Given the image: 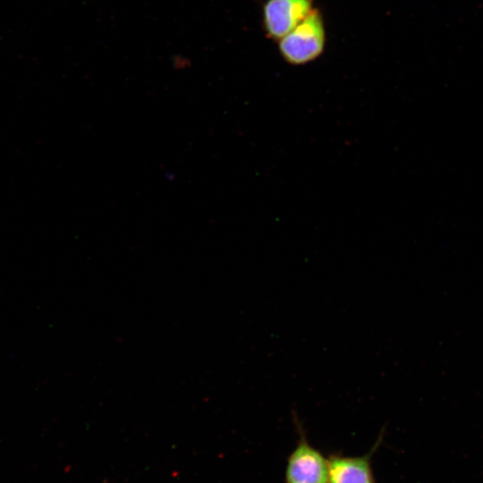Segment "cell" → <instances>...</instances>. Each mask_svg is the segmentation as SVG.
<instances>
[{
  "mask_svg": "<svg viewBox=\"0 0 483 483\" xmlns=\"http://www.w3.org/2000/svg\"><path fill=\"white\" fill-rule=\"evenodd\" d=\"M279 52L291 64H305L318 57L325 47L326 32L322 16L313 8L305 20L279 40Z\"/></svg>",
  "mask_w": 483,
  "mask_h": 483,
  "instance_id": "1",
  "label": "cell"
},
{
  "mask_svg": "<svg viewBox=\"0 0 483 483\" xmlns=\"http://www.w3.org/2000/svg\"><path fill=\"white\" fill-rule=\"evenodd\" d=\"M293 417L300 437L287 459L285 483H327L328 459L309 443L295 412Z\"/></svg>",
  "mask_w": 483,
  "mask_h": 483,
  "instance_id": "2",
  "label": "cell"
},
{
  "mask_svg": "<svg viewBox=\"0 0 483 483\" xmlns=\"http://www.w3.org/2000/svg\"><path fill=\"white\" fill-rule=\"evenodd\" d=\"M312 10V0H267L263 6L267 36L279 40L301 23Z\"/></svg>",
  "mask_w": 483,
  "mask_h": 483,
  "instance_id": "3",
  "label": "cell"
},
{
  "mask_svg": "<svg viewBox=\"0 0 483 483\" xmlns=\"http://www.w3.org/2000/svg\"><path fill=\"white\" fill-rule=\"evenodd\" d=\"M370 457V454L330 456L327 483H376Z\"/></svg>",
  "mask_w": 483,
  "mask_h": 483,
  "instance_id": "4",
  "label": "cell"
}]
</instances>
